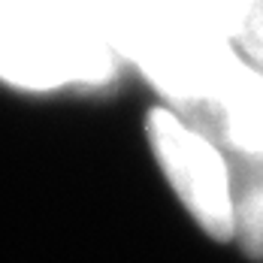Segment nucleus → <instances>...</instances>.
Segmentation results:
<instances>
[{"label": "nucleus", "mask_w": 263, "mask_h": 263, "mask_svg": "<svg viewBox=\"0 0 263 263\" xmlns=\"http://www.w3.org/2000/svg\"><path fill=\"white\" fill-rule=\"evenodd\" d=\"M148 145L184 209L209 236L233 239L230 163L209 136L187 124L173 109H152L145 118Z\"/></svg>", "instance_id": "nucleus-2"}, {"label": "nucleus", "mask_w": 263, "mask_h": 263, "mask_svg": "<svg viewBox=\"0 0 263 263\" xmlns=\"http://www.w3.org/2000/svg\"><path fill=\"white\" fill-rule=\"evenodd\" d=\"M191 3L233 40V33L239 30L242 18L248 15V9H251L257 0H191Z\"/></svg>", "instance_id": "nucleus-6"}, {"label": "nucleus", "mask_w": 263, "mask_h": 263, "mask_svg": "<svg viewBox=\"0 0 263 263\" xmlns=\"http://www.w3.org/2000/svg\"><path fill=\"white\" fill-rule=\"evenodd\" d=\"M233 43L260 67V73H263V0H257L248 9V15L242 18L239 30L233 33Z\"/></svg>", "instance_id": "nucleus-7"}, {"label": "nucleus", "mask_w": 263, "mask_h": 263, "mask_svg": "<svg viewBox=\"0 0 263 263\" xmlns=\"http://www.w3.org/2000/svg\"><path fill=\"white\" fill-rule=\"evenodd\" d=\"M124 58L91 18L58 0H0V82L30 94L103 85Z\"/></svg>", "instance_id": "nucleus-1"}, {"label": "nucleus", "mask_w": 263, "mask_h": 263, "mask_svg": "<svg viewBox=\"0 0 263 263\" xmlns=\"http://www.w3.org/2000/svg\"><path fill=\"white\" fill-rule=\"evenodd\" d=\"M233 236L248 257L263 260V158L233 155L230 163Z\"/></svg>", "instance_id": "nucleus-4"}, {"label": "nucleus", "mask_w": 263, "mask_h": 263, "mask_svg": "<svg viewBox=\"0 0 263 263\" xmlns=\"http://www.w3.org/2000/svg\"><path fill=\"white\" fill-rule=\"evenodd\" d=\"M184 121L212 127L233 155L263 158V73L236 61L206 103L184 109Z\"/></svg>", "instance_id": "nucleus-3"}, {"label": "nucleus", "mask_w": 263, "mask_h": 263, "mask_svg": "<svg viewBox=\"0 0 263 263\" xmlns=\"http://www.w3.org/2000/svg\"><path fill=\"white\" fill-rule=\"evenodd\" d=\"M58 3H64V6L82 12L85 18H91V22L112 40V46L118 49L121 30L130 25V18L148 3V0H58Z\"/></svg>", "instance_id": "nucleus-5"}]
</instances>
